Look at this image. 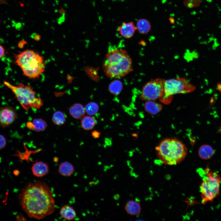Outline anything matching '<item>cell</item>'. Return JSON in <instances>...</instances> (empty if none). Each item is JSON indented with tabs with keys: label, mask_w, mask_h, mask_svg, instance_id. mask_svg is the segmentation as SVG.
<instances>
[{
	"label": "cell",
	"mask_w": 221,
	"mask_h": 221,
	"mask_svg": "<svg viewBox=\"0 0 221 221\" xmlns=\"http://www.w3.org/2000/svg\"><path fill=\"white\" fill-rule=\"evenodd\" d=\"M165 80L160 78L152 79L143 87L140 98L146 101L159 98L163 91Z\"/></svg>",
	"instance_id": "8"
},
{
	"label": "cell",
	"mask_w": 221,
	"mask_h": 221,
	"mask_svg": "<svg viewBox=\"0 0 221 221\" xmlns=\"http://www.w3.org/2000/svg\"><path fill=\"white\" fill-rule=\"evenodd\" d=\"M122 88V82L119 80H115L112 82L109 85L108 90L111 94L117 95L121 92Z\"/></svg>",
	"instance_id": "21"
},
{
	"label": "cell",
	"mask_w": 221,
	"mask_h": 221,
	"mask_svg": "<svg viewBox=\"0 0 221 221\" xmlns=\"http://www.w3.org/2000/svg\"><path fill=\"white\" fill-rule=\"evenodd\" d=\"M96 121L91 116H84L81 122V127L84 130H89L92 129L95 126Z\"/></svg>",
	"instance_id": "19"
},
{
	"label": "cell",
	"mask_w": 221,
	"mask_h": 221,
	"mask_svg": "<svg viewBox=\"0 0 221 221\" xmlns=\"http://www.w3.org/2000/svg\"><path fill=\"white\" fill-rule=\"evenodd\" d=\"M66 118L64 114L61 111L58 110L54 112L52 118V121L55 125L60 126L65 123Z\"/></svg>",
	"instance_id": "20"
},
{
	"label": "cell",
	"mask_w": 221,
	"mask_h": 221,
	"mask_svg": "<svg viewBox=\"0 0 221 221\" xmlns=\"http://www.w3.org/2000/svg\"><path fill=\"white\" fill-rule=\"evenodd\" d=\"M125 209L128 214L131 215H137L141 212V207L138 201L130 200L127 201L125 206Z\"/></svg>",
	"instance_id": "12"
},
{
	"label": "cell",
	"mask_w": 221,
	"mask_h": 221,
	"mask_svg": "<svg viewBox=\"0 0 221 221\" xmlns=\"http://www.w3.org/2000/svg\"><path fill=\"white\" fill-rule=\"evenodd\" d=\"M23 210L30 217L42 219L55 209L52 192L45 183L36 181L28 184L19 196Z\"/></svg>",
	"instance_id": "1"
},
{
	"label": "cell",
	"mask_w": 221,
	"mask_h": 221,
	"mask_svg": "<svg viewBox=\"0 0 221 221\" xmlns=\"http://www.w3.org/2000/svg\"><path fill=\"white\" fill-rule=\"evenodd\" d=\"M60 214L64 219L69 220L74 219L76 216L74 208L68 204H66L61 207Z\"/></svg>",
	"instance_id": "16"
},
{
	"label": "cell",
	"mask_w": 221,
	"mask_h": 221,
	"mask_svg": "<svg viewBox=\"0 0 221 221\" xmlns=\"http://www.w3.org/2000/svg\"><path fill=\"white\" fill-rule=\"evenodd\" d=\"M85 107L80 103H75L70 107L69 113L74 118L79 119L83 117L85 113Z\"/></svg>",
	"instance_id": "13"
},
{
	"label": "cell",
	"mask_w": 221,
	"mask_h": 221,
	"mask_svg": "<svg viewBox=\"0 0 221 221\" xmlns=\"http://www.w3.org/2000/svg\"><path fill=\"white\" fill-rule=\"evenodd\" d=\"M157 156L164 164L177 165L184 159L187 149L182 142L176 138H167L163 140L156 148Z\"/></svg>",
	"instance_id": "3"
},
{
	"label": "cell",
	"mask_w": 221,
	"mask_h": 221,
	"mask_svg": "<svg viewBox=\"0 0 221 221\" xmlns=\"http://www.w3.org/2000/svg\"><path fill=\"white\" fill-rule=\"evenodd\" d=\"M5 53V50L3 47L0 45V58L2 57Z\"/></svg>",
	"instance_id": "26"
},
{
	"label": "cell",
	"mask_w": 221,
	"mask_h": 221,
	"mask_svg": "<svg viewBox=\"0 0 221 221\" xmlns=\"http://www.w3.org/2000/svg\"><path fill=\"white\" fill-rule=\"evenodd\" d=\"M15 63L23 74L30 79L38 78L45 71L43 57L37 52L26 50L15 55Z\"/></svg>",
	"instance_id": "4"
},
{
	"label": "cell",
	"mask_w": 221,
	"mask_h": 221,
	"mask_svg": "<svg viewBox=\"0 0 221 221\" xmlns=\"http://www.w3.org/2000/svg\"><path fill=\"white\" fill-rule=\"evenodd\" d=\"M4 84L11 90L22 107L27 110L31 107L39 108L43 104L41 99L36 97V93L29 85L20 83L17 86L4 81Z\"/></svg>",
	"instance_id": "5"
},
{
	"label": "cell",
	"mask_w": 221,
	"mask_h": 221,
	"mask_svg": "<svg viewBox=\"0 0 221 221\" xmlns=\"http://www.w3.org/2000/svg\"><path fill=\"white\" fill-rule=\"evenodd\" d=\"M27 127L30 129H34V126L32 122H29L27 123Z\"/></svg>",
	"instance_id": "27"
},
{
	"label": "cell",
	"mask_w": 221,
	"mask_h": 221,
	"mask_svg": "<svg viewBox=\"0 0 221 221\" xmlns=\"http://www.w3.org/2000/svg\"><path fill=\"white\" fill-rule=\"evenodd\" d=\"M195 87L187 79L178 77L165 80L162 93L159 98L162 103L168 104L172 99L173 95L191 92Z\"/></svg>",
	"instance_id": "6"
},
{
	"label": "cell",
	"mask_w": 221,
	"mask_h": 221,
	"mask_svg": "<svg viewBox=\"0 0 221 221\" xmlns=\"http://www.w3.org/2000/svg\"><path fill=\"white\" fill-rule=\"evenodd\" d=\"M32 122L34 126V130L37 132L44 131L47 126L46 122L41 118L34 119Z\"/></svg>",
	"instance_id": "22"
},
{
	"label": "cell",
	"mask_w": 221,
	"mask_h": 221,
	"mask_svg": "<svg viewBox=\"0 0 221 221\" xmlns=\"http://www.w3.org/2000/svg\"><path fill=\"white\" fill-rule=\"evenodd\" d=\"M162 109V106L161 104L154 100L147 101L145 105V110L148 113L152 115L157 114Z\"/></svg>",
	"instance_id": "14"
},
{
	"label": "cell",
	"mask_w": 221,
	"mask_h": 221,
	"mask_svg": "<svg viewBox=\"0 0 221 221\" xmlns=\"http://www.w3.org/2000/svg\"><path fill=\"white\" fill-rule=\"evenodd\" d=\"M33 175L37 177H42L49 172V167L47 164L42 161L34 163L31 168Z\"/></svg>",
	"instance_id": "11"
},
{
	"label": "cell",
	"mask_w": 221,
	"mask_h": 221,
	"mask_svg": "<svg viewBox=\"0 0 221 221\" xmlns=\"http://www.w3.org/2000/svg\"><path fill=\"white\" fill-rule=\"evenodd\" d=\"M6 145V141L4 137L0 134V149L4 148Z\"/></svg>",
	"instance_id": "24"
},
{
	"label": "cell",
	"mask_w": 221,
	"mask_h": 221,
	"mask_svg": "<svg viewBox=\"0 0 221 221\" xmlns=\"http://www.w3.org/2000/svg\"><path fill=\"white\" fill-rule=\"evenodd\" d=\"M206 174L200 187L203 204L212 201L218 195L221 180L220 176L216 172H211Z\"/></svg>",
	"instance_id": "7"
},
{
	"label": "cell",
	"mask_w": 221,
	"mask_h": 221,
	"mask_svg": "<svg viewBox=\"0 0 221 221\" xmlns=\"http://www.w3.org/2000/svg\"><path fill=\"white\" fill-rule=\"evenodd\" d=\"M136 26L138 32L142 34H146L148 33L151 27L149 21L144 18L139 19L137 22Z\"/></svg>",
	"instance_id": "17"
},
{
	"label": "cell",
	"mask_w": 221,
	"mask_h": 221,
	"mask_svg": "<svg viewBox=\"0 0 221 221\" xmlns=\"http://www.w3.org/2000/svg\"><path fill=\"white\" fill-rule=\"evenodd\" d=\"M100 132L96 130L93 131L91 133L92 136L95 138H99L100 136Z\"/></svg>",
	"instance_id": "25"
},
{
	"label": "cell",
	"mask_w": 221,
	"mask_h": 221,
	"mask_svg": "<svg viewBox=\"0 0 221 221\" xmlns=\"http://www.w3.org/2000/svg\"><path fill=\"white\" fill-rule=\"evenodd\" d=\"M85 108V112L88 115L92 116L98 112L99 106L96 103L90 102L86 105Z\"/></svg>",
	"instance_id": "23"
},
{
	"label": "cell",
	"mask_w": 221,
	"mask_h": 221,
	"mask_svg": "<svg viewBox=\"0 0 221 221\" xmlns=\"http://www.w3.org/2000/svg\"><path fill=\"white\" fill-rule=\"evenodd\" d=\"M25 43H26V42L25 41H20L19 43V47H23L25 44Z\"/></svg>",
	"instance_id": "29"
},
{
	"label": "cell",
	"mask_w": 221,
	"mask_h": 221,
	"mask_svg": "<svg viewBox=\"0 0 221 221\" xmlns=\"http://www.w3.org/2000/svg\"><path fill=\"white\" fill-rule=\"evenodd\" d=\"M74 171L72 165L67 161L60 163L58 169V172L59 174L64 176H71L74 173Z\"/></svg>",
	"instance_id": "15"
},
{
	"label": "cell",
	"mask_w": 221,
	"mask_h": 221,
	"mask_svg": "<svg viewBox=\"0 0 221 221\" xmlns=\"http://www.w3.org/2000/svg\"><path fill=\"white\" fill-rule=\"evenodd\" d=\"M198 153L199 157L202 159L208 160L213 156L214 151L211 146L205 145H202L200 148Z\"/></svg>",
	"instance_id": "18"
},
{
	"label": "cell",
	"mask_w": 221,
	"mask_h": 221,
	"mask_svg": "<svg viewBox=\"0 0 221 221\" xmlns=\"http://www.w3.org/2000/svg\"><path fill=\"white\" fill-rule=\"evenodd\" d=\"M137 28L133 22H123L118 28V33L123 37L129 39L134 35Z\"/></svg>",
	"instance_id": "10"
},
{
	"label": "cell",
	"mask_w": 221,
	"mask_h": 221,
	"mask_svg": "<svg viewBox=\"0 0 221 221\" xmlns=\"http://www.w3.org/2000/svg\"><path fill=\"white\" fill-rule=\"evenodd\" d=\"M102 67L106 75L111 78L123 77L133 70L132 61L127 52L120 48L108 50L104 59Z\"/></svg>",
	"instance_id": "2"
},
{
	"label": "cell",
	"mask_w": 221,
	"mask_h": 221,
	"mask_svg": "<svg viewBox=\"0 0 221 221\" xmlns=\"http://www.w3.org/2000/svg\"><path fill=\"white\" fill-rule=\"evenodd\" d=\"M17 117V113L12 107H6L0 109V125L2 127L10 125Z\"/></svg>",
	"instance_id": "9"
},
{
	"label": "cell",
	"mask_w": 221,
	"mask_h": 221,
	"mask_svg": "<svg viewBox=\"0 0 221 221\" xmlns=\"http://www.w3.org/2000/svg\"><path fill=\"white\" fill-rule=\"evenodd\" d=\"M33 37V39L36 41H39L41 38L40 35L38 34H34Z\"/></svg>",
	"instance_id": "28"
}]
</instances>
